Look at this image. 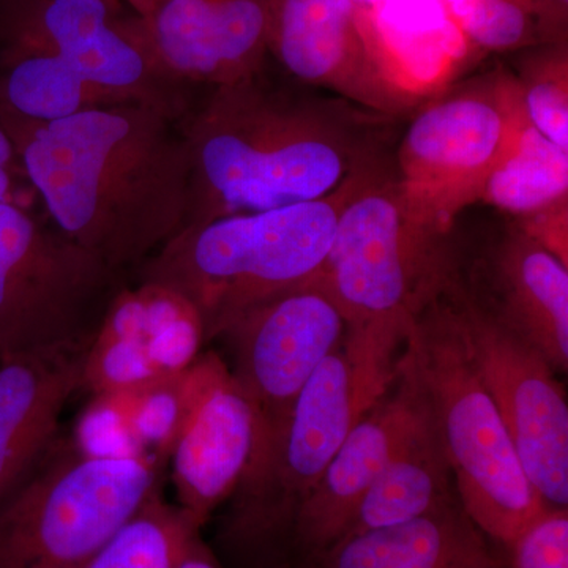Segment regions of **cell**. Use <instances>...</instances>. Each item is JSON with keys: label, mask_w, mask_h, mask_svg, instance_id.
I'll return each mask as SVG.
<instances>
[{"label": "cell", "mask_w": 568, "mask_h": 568, "mask_svg": "<svg viewBox=\"0 0 568 568\" xmlns=\"http://www.w3.org/2000/svg\"><path fill=\"white\" fill-rule=\"evenodd\" d=\"M510 220L530 241L568 265V197Z\"/></svg>", "instance_id": "26"}, {"label": "cell", "mask_w": 568, "mask_h": 568, "mask_svg": "<svg viewBox=\"0 0 568 568\" xmlns=\"http://www.w3.org/2000/svg\"><path fill=\"white\" fill-rule=\"evenodd\" d=\"M201 530L164 497L162 485L85 568H174Z\"/></svg>", "instance_id": "22"}, {"label": "cell", "mask_w": 568, "mask_h": 568, "mask_svg": "<svg viewBox=\"0 0 568 568\" xmlns=\"http://www.w3.org/2000/svg\"><path fill=\"white\" fill-rule=\"evenodd\" d=\"M447 459L435 417L420 435L396 454L362 497L346 537L394 528L454 499L448 488Z\"/></svg>", "instance_id": "20"}, {"label": "cell", "mask_w": 568, "mask_h": 568, "mask_svg": "<svg viewBox=\"0 0 568 568\" xmlns=\"http://www.w3.org/2000/svg\"><path fill=\"white\" fill-rule=\"evenodd\" d=\"M22 182H28V179L11 125V114L0 103V203H17Z\"/></svg>", "instance_id": "27"}, {"label": "cell", "mask_w": 568, "mask_h": 568, "mask_svg": "<svg viewBox=\"0 0 568 568\" xmlns=\"http://www.w3.org/2000/svg\"><path fill=\"white\" fill-rule=\"evenodd\" d=\"M394 394L364 417L316 484L295 507L276 568H316L346 536L362 497L388 463L432 424L428 398L409 354L403 358Z\"/></svg>", "instance_id": "13"}, {"label": "cell", "mask_w": 568, "mask_h": 568, "mask_svg": "<svg viewBox=\"0 0 568 568\" xmlns=\"http://www.w3.org/2000/svg\"><path fill=\"white\" fill-rule=\"evenodd\" d=\"M398 121L336 95L284 91L261 73L216 85L183 130L190 196L182 231L327 196L394 159Z\"/></svg>", "instance_id": "1"}, {"label": "cell", "mask_w": 568, "mask_h": 568, "mask_svg": "<svg viewBox=\"0 0 568 568\" xmlns=\"http://www.w3.org/2000/svg\"><path fill=\"white\" fill-rule=\"evenodd\" d=\"M164 469L151 455H92L59 437L0 504V568H85L162 487Z\"/></svg>", "instance_id": "6"}, {"label": "cell", "mask_w": 568, "mask_h": 568, "mask_svg": "<svg viewBox=\"0 0 568 568\" xmlns=\"http://www.w3.org/2000/svg\"><path fill=\"white\" fill-rule=\"evenodd\" d=\"M119 274L18 203H0V361L89 349Z\"/></svg>", "instance_id": "9"}, {"label": "cell", "mask_w": 568, "mask_h": 568, "mask_svg": "<svg viewBox=\"0 0 568 568\" xmlns=\"http://www.w3.org/2000/svg\"><path fill=\"white\" fill-rule=\"evenodd\" d=\"M126 22L155 70L175 85L248 80L268 52V0H159Z\"/></svg>", "instance_id": "15"}, {"label": "cell", "mask_w": 568, "mask_h": 568, "mask_svg": "<svg viewBox=\"0 0 568 568\" xmlns=\"http://www.w3.org/2000/svg\"><path fill=\"white\" fill-rule=\"evenodd\" d=\"M111 0H24L11 22L0 103L33 122L78 112L151 104L181 112L164 80Z\"/></svg>", "instance_id": "4"}, {"label": "cell", "mask_w": 568, "mask_h": 568, "mask_svg": "<svg viewBox=\"0 0 568 568\" xmlns=\"http://www.w3.org/2000/svg\"><path fill=\"white\" fill-rule=\"evenodd\" d=\"M452 267L450 233L410 211L392 160L346 205L316 278L346 324H409Z\"/></svg>", "instance_id": "7"}, {"label": "cell", "mask_w": 568, "mask_h": 568, "mask_svg": "<svg viewBox=\"0 0 568 568\" xmlns=\"http://www.w3.org/2000/svg\"><path fill=\"white\" fill-rule=\"evenodd\" d=\"M267 48L295 80L365 110L402 119L424 102L357 0H268Z\"/></svg>", "instance_id": "11"}, {"label": "cell", "mask_w": 568, "mask_h": 568, "mask_svg": "<svg viewBox=\"0 0 568 568\" xmlns=\"http://www.w3.org/2000/svg\"><path fill=\"white\" fill-rule=\"evenodd\" d=\"M568 197V151L528 125L517 148L488 175L477 204L508 219L528 215Z\"/></svg>", "instance_id": "21"}, {"label": "cell", "mask_w": 568, "mask_h": 568, "mask_svg": "<svg viewBox=\"0 0 568 568\" xmlns=\"http://www.w3.org/2000/svg\"><path fill=\"white\" fill-rule=\"evenodd\" d=\"M548 43L567 41L568 0H538Z\"/></svg>", "instance_id": "28"}, {"label": "cell", "mask_w": 568, "mask_h": 568, "mask_svg": "<svg viewBox=\"0 0 568 568\" xmlns=\"http://www.w3.org/2000/svg\"><path fill=\"white\" fill-rule=\"evenodd\" d=\"M204 324L192 302L171 287H122L85 355L81 392L119 394L185 372L203 353Z\"/></svg>", "instance_id": "16"}, {"label": "cell", "mask_w": 568, "mask_h": 568, "mask_svg": "<svg viewBox=\"0 0 568 568\" xmlns=\"http://www.w3.org/2000/svg\"><path fill=\"white\" fill-rule=\"evenodd\" d=\"M111 2H112V0H111ZM114 3H115V2H114Z\"/></svg>", "instance_id": "31"}, {"label": "cell", "mask_w": 568, "mask_h": 568, "mask_svg": "<svg viewBox=\"0 0 568 568\" xmlns=\"http://www.w3.org/2000/svg\"><path fill=\"white\" fill-rule=\"evenodd\" d=\"M256 413L230 364L201 353L183 373V417L168 467L175 506L203 529L252 465Z\"/></svg>", "instance_id": "14"}, {"label": "cell", "mask_w": 568, "mask_h": 568, "mask_svg": "<svg viewBox=\"0 0 568 568\" xmlns=\"http://www.w3.org/2000/svg\"><path fill=\"white\" fill-rule=\"evenodd\" d=\"M459 286L521 336L556 373L568 366V265L530 241L510 219L493 235L473 278Z\"/></svg>", "instance_id": "17"}, {"label": "cell", "mask_w": 568, "mask_h": 568, "mask_svg": "<svg viewBox=\"0 0 568 568\" xmlns=\"http://www.w3.org/2000/svg\"><path fill=\"white\" fill-rule=\"evenodd\" d=\"M514 71L530 125L568 151V44L526 48Z\"/></svg>", "instance_id": "23"}, {"label": "cell", "mask_w": 568, "mask_h": 568, "mask_svg": "<svg viewBox=\"0 0 568 568\" xmlns=\"http://www.w3.org/2000/svg\"><path fill=\"white\" fill-rule=\"evenodd\" d=\"M470 47L523 51L548 43L538 0H443Z\"/></svg>", "instance_id": "24"}, {"label": "cell", "mask_w": 568, "mask_h": 568, "mask_svg": "<svg viewBox=\"0 0 568 568\" xmlns=\"http://www.w3.org/2000/svg\"><path fill=\"white\" fill-rule=\"evenodd\" d=\"M358 3H362V6L372 7L375 6V3L381 2V0H357Z\"/></svg>", "instance_id": "30"}, {"label": "cell", "mask_w": 568, "mask_h": 568, "mask_svg": "<svg viewBox=\"0 0 568 568\" xmlns=\"http://www.w3.org/2000/svg\"><path fill=\"white\" fill-rule=\"evenodd\" d=\"M448 291L467 355L503 417L519 462L549 507L568 506V406L556 372L536 347L465 293Z\"/></svg>", "instance_id": "10"}, {"label": "cell", "mask_w": 568, "mask_h": 568, "mask_svg": "<svg viewBox=\"0 0 568 568\" xmlns=\"http://www.w3.org/2000/svg\"><path fill=\"white\" fill-rule=\"evenodd\" d=\"M508 568H568V510L548 507L504 549Z\"/></svg>", "instance_id": "25"}, {"label": "cell", "mask_w": 568, "mask_h": 568, "mask_svg": "<svg viewBox=\"0 0 568 568\" xmlns=\"http://www.w3.org/2000/svg\"><path fill=\"white\" fill-rule=\"evenodd\" d=\"M112 2L119 3L121 0H112ZM123 2H126L132 7L136 17H144V14H148L149 11L156 6L159 0H123Z\"/></svg>", "instance_id": "29"}, {"label": "cell", "mask_w": 568, "mask_h": 568, "mask_svg": "<svg viewBox=\"0 0 568 568\" xmlns=\"http://www.w3.org/2000/svg\"><path fill=\"white\" fill-rule=\"evenodd\" d=\"M316 568H508L506 552L467 518L458 499L425 517L343 538Z\"/></svg>", "instance_id": "19"}, {"label": "cell", "mask_w": 568, "mask_h": 568, "mask_svg": "<svg viewBox=\"0 0 568 568\" xmlns=\"http://www.w3.org/2000/svg\"><path fill=\"white\" fill-rule=\"evenodd\" d=\"M10 114L26 179L82 248L121 272L181 233L190 160L174 112L119 104L50 122Z\"/></svg>", "instance_id": "2"}, {"label": "cell", "mask_w": 568, "mask_h": 568, "mask_svg": "<svg viewBox=\"0 0 568 568\" xmlns=\"http://www.w3.org/2000/svg\"><path fill=\"white\" fill-rule=\"evenodd\" d=\"M345 331V316L315 275L254 306L224 332L233 346L231 372L256 413V452L246 474L271 450L298 392Z\"/></svg>", "instance_id": "12"}, {"label": "cell", "mask_w": 568, "mask_h": 568, "mask_svg": "<svg viewBox=\"0 0 568 568\" xmlns=\"http://www.w3.org/2000/svg\"><path fill=\"white\" fill-rule=\"evenodd\" d=\"M448 276L410 321L406 349L432 407L459 506L493 544L506 549L549 506L526 476L467 355Z\"/></svg>", "instance_id": "5"}, {"label": "cell", "mask_w": 568, "mask_h": 568, "mask_svg": "<svg viewBox=\"0 0 568 568\" xmlns=\"http://www.w3.org/2000/svg\"><path fill=\"white\" fill-rule=\"evenodd\" d=\"M394 170L418 219L450 233L530 125L514 71L499 65L418 104Z\"/></svg>", "instance_id": "8"}, {"label": "cell", "mask_w": 568, "mask_h": 568, "mask_svg": "<svg viewBox=\"0 0 568 568\" xmlns=\"http://www.w3.org/2000/svg\"><path fill=\"white\" fill-rule=\"evenodd\" d=\"M392 160L354 174L320 200L183 230L142 263L141 282L163 284L192 302L211 342L254 306L320 272L346 205Z\"/></svg>", "instance_id": "3"}, {"label": "cell", "mask_w": 568, "mask_h": 568, "mask_svg": "<svg viewBox=\"0 0 568 568\" xmlns=\"http://www.w3.org/2000/svg\"><path fill=\"white\" fill-rule=\"evenodd\" d=\"M89 349L40 351L0 361V504L61 437V417L81 392Z\"/></svg>", "instance_id": "18"}]
</instances>
